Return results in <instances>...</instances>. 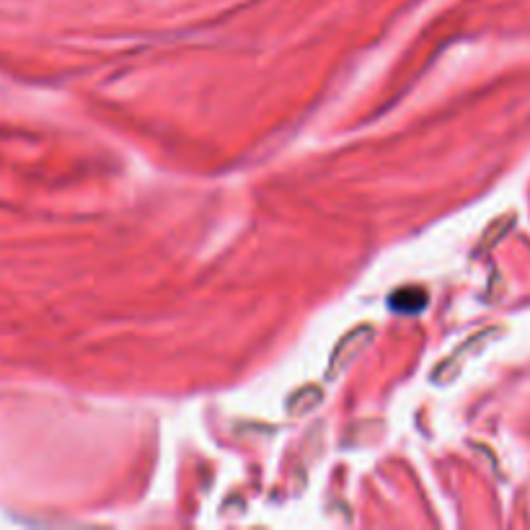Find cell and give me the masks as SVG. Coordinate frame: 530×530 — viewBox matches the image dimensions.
Here are the masks:
<instances>
[{"label": "cell", "instance_id": "6da1fadb", "mask_svg": "<svg viewBox=\"0 0 530 530\" xmlns=\"http://www.w3.org/2000/svg\"><path fill=\"white\" fill-rule=\"evenodd\" d=\"M373 339H375V329L370 324H360L355 326L350 334H344V337L339 339L337 347H334V352H331L326 378H329V381H337L339 375L350 368L352 362H355L362 352L368 350Z\"/></svg>", "mask_w": 530, "mask_h": 530}, {"label": "cell", "instance_id": "7a4b0ae2", "mask_svg": "<svg viewBox=\"0 0 530 530\" xmlns=\"http://www.w3.org/2000/svg\"><path fill=\"white\" fill-rule=\"evenodd\" d=\"M502 334H505V329H502V326H489V329L479 331L476 337L466 339V342H463L461 347H458V350L453 352V355L445 357V360L440 362V365H437L435 373H432L430 378L437 383V386H445V383L453 381V378H456V375L461 373L463 360H466V357H471V355H476V352H481L484 347H487L489 342H492V339L502 337Z\"/></svg>", "mask_w": 530, "mask_h": 530}, {"label": "cell", "instance_id": "3957f363", "mask_svg": "<svg viewBox=\"0 0 530 530\" xmlns=\"http://www.w3.org/2000/svg\"><path fill=\"white\" fill-rule=\"evenodd\" d=\"M388 306L396 313H404V316L422 313L427 308V290L424 287H401L388 298Z\"/></svg>", "mask_w": 530, "mask_h": 530}, {"label": "cell", "instance_id": "277c9868", "mask_svg": "<svg viewBox=\"0 0 530 530\" xmlns=\"http://www.w3.org/2000/svg\"><path fill=\"white\" fill-rule=\"evenodd\" d=\"M321 401H324V391L318 386H303L298 388V391L287 399V414L290 417H303V414L313 412L316 406H321Z\"/></svg>", "mask_w": 530, "mask_h": 530}, {"label": "cell", "instance_id": "5b68a950", "mask_svg": "<svg viewBox=\"0 0 530 530\" xmlns=\"http://www.w3.org/2000/svg\"><path fill=\"white\" fill-rule=\"evenodd\" d=\"M512 223H515V218H512V215H507V218L494 220V223L487 228V233L481 236V244H479V249H476V254H484V251L492 249V246L497 244L499 238H502L507 231H510Z\"/></svg>", "mask_w": 530, "mask_h": 530}]
</instances>
